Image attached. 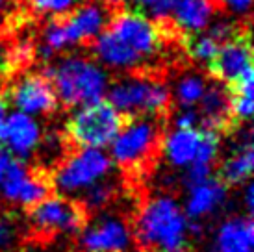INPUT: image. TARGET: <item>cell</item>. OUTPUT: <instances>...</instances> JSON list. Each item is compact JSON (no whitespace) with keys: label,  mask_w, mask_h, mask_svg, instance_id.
<instances>
[{"label":"cell","mask_w":254,"mask_h":252,"mask_svg":"<svg viewBox=\"0 0 254 252\" xmlns=\"http://www.w3.org/2000/svg\"><path fill=\"white\" fill-rule=\"evenodd\" d=\"M253 167H254L253 143H251V139H247L245 143H241L240 147L234 150V154H230L219 165L215 178L225 188H234V186H240L241 182H245V180L251 178Z\"/></svg>","instance_id":"cell-16"},{"label":"cell","mask_w":254,"mask_h":252,"mask_svg":"<svg viewBox=\"0 0 254 252\" xmlns=\"http://www.w3.org/2000/svg\"><path fill=\"white\" fill-rule=\"evenodd\" d=\"M117 195H119V188L115 184L100 182L99 180V182L93 184L82 202L85 204V208L91 213V210H102V208L110 206L117 198Z\"/></svg>","instance_id":"cell-20"},{"label":"cell","mask_w":254,"mask_h":252,"mask_svg":"<svg viewBox=\"0 0 254 252\" xmlns=\"http://www.w3.org/2000/svg\"><path fill=\"white\" fill-rule=\"evenodd\" d=\"M41 130L37 123L26 113H13L6 119L4 125V137L0 147L7 148L17 158H24L39 147Z\"/></svg>","instance_id":"cell-14"},{"label":"cell","mask_w":254,"mask_h":252,"mask_svg":"<svg viewBox=\"0 0 254 252\" xmlns=\"http://www.w3.org/2000/svg\"><path fill=\"white\" fill-rule=\"evenodd\" d=\"M110 171L112 160L99 148H69L52 171V180L54 188L74 193L99 182Z\"/></svg>","instance_id":"cell-7"},{"label":"cell","mask_w":254,"mask_h":252,"mask_svg":"<svg viewBox=\"0 0 254 252\" xmlns=\"http://www.w3.org/2000/svg\"><path fill=\"white\" fill-rule=\"evenodd\" d=\"M249 67H253V43H251V24L230 37L219 47L217 54L206 63L210 78L221 84H230Z\"/></svg>","instance_id":"cell-12"},{"label":"cell","mask_w":254,"mask_h":252,"mask_svg":"<svg viewBox=\"0 0 254 252\" xmlns=\"http://www.w3.org/2000/svg\"><path fill=\"white\" fill-rule=\"evenodd\" d=\"M215 11L217 6L213 0H178L171 19L186 37H190L200 34Z\"/></svg>","instance_id":"cell-15"},{"label":"cell","mask_w":254,"mask_h":252,"mask_svg":"<svg viewBox=\"0 0 254 252\" xmlns=\"http://www.w3.org/2000/svg\"><path fill=\"white\" fill-rule=\"evenodd\" d=\"M132 236L141 252H182L188 241V221L171 196L158 195L137 208Z\"/></svg>","instance_id":"cell-2"},{"label":"cell","mask_w":254,"mask_h":252,"mask_svg":"<svg viewBox=\"0 0 254 252\" xmlns=\"http://www.w3.org/2000/svg\"><path fill=\"white\" fill-rule=\"evenodd\" d=\"M206 91V82L202 76L198 74H188L184 76L177 85V100L182 106L190 108V106L197 104L200 97Z\"/></svg>","instance_id":"cell-21"},{"label":"cell","mask_w":254,"mask_h":252,"mask_svg":"<svg viewBox=\"0 0 254 252\" xmlns=\"http://www.w3.org/2000/svg\"><path fill=\"white\" fill-rule=\"evenodd\" d=\"M213 2L217 6V11L230 9L234 13H247L253 0H213Z\"/></svg>","instance_id":"cell-25"},{"label":"cell","mask_w":254,"mask_h":252,"mask_svg":"<svg viewBox=\"0 0 254 252\" xmlns=\"http://www.w3.org/2000/svg\"><path fill=\"white\" fill-rule=\"evenodd\" d=\"M113 9L100 4L99 0L85 2L82 6H76L69 13L52 17L62 26L67 45H91L95 37L108 26L112 21Z\"/></svg>","instance_id":"cell-11"},{"label":"cell","mask_w":254,"mask_h":252,"mask_svg":"<svg viewBox=\"0 0 254 252\" xmlns=\"http://www.w3.org/2000/svg\"><path fill=\"white\" fill-rule=\"evenodd\" d=\"M54 189L56 188L52 180V171H47V167L43 165L28 167L22 158L17 156L7 169L4 180L0 182V195L7 202L17 204L24 210L52 195Z\"/></svg>","instance_id":"cell-8"},{"label":"cell","mask_w":254,"mask_h":252,"mask_svg":"<svg viewBox=\"0 0 254 252\" xmlns=\"http://www.w3.org/2000/svg\"><path fill=\"white\" fill-rule=\"evenodd\" d=\"M198 123V115L195 110H184L177 115L175 125L180 130H188V128H195V125Z\"/></svg>","instance_id":"cell-26"},{"label":"cell","mask_w":254,"mask_h":252,"mask_svg":"<svg viewBox=\"0 0 254 252\" xmlns=\"http://www.w3.org/2000/svg\"><path fill=\"white\" fill-rule=\"evenodd\" d=\"M99 2L104 4L106 7H110V9H113V11H119V9H123V4L127 0H99Z\"/></svg>","instance_id":"cell-27"},{"label":"cell","mask_w":254,"mask_h":252,"mask_svg":"<svg viewBox=\"0 0 254 252\" xmlns=\"http://www.w3.org/2000/svg\"><path fill=\"white\" fill-rule=\"evenodd\" d=\"M137 2H139V4H141V6H148V4H152V2H154V0H137Z\"/></svg>","instance_id":"cell-28"},{"label":"cell","mask_w":254,"mask_h":252,"mask_svg":"<svg viewBox=\"0 0 254 252\" xmlns=\"http://www.w3.org/2000/svg\"><path fill=\"white\" fill-rule=\"evenodd\" d=\"M198 141H200V130L197 128H188L180 130L177 128L173 133L165 135L163 141V154L173 165H191L198 150Z\"/></svg>","instance_id":"cell-18"},{"label":"cell","mask_w":254,"mask_h":252,"mask_svg":"<svg viewBox=\"0 0 254 252\" xmlns=\"http://www.w3.org/2000/svg\"><path fill=\"white\" fill-rule=\"evenodd\" d=\"M108 102L125 117H169L173 110V98L165 80L148 72H128L127 80L115 82L110 89Z\"/></svg>","instance_id":"cell-4"},{"label":"cell","mask_w":254,"mask_h":252,"mask_svg":"<svg viewBox=\"0 0 254 252\" xmlns=\"http://www.w3.org/2000/svg\"><path fill=\"white\" fill-rule=\"evenodd\" d=\"M78 234V252H127L134 239L132 223L112 213L89 221Z\"/></svg>","instance_id":"cell-10"},{"label":"cell","mask_w":254,"mask_h":252,"mask_svg":"<svg viewBox=\"0 0 254 252\" xmlns=\"http://www.w3.org/2000/svg\"><path fill=\"white\" fill-rule=\"evenodd\" d=\"M226 195V188L219 182L215 176L191 188V196L188 200V215L190 217H202L206 213L215 210L223 202Z\"/></svg>","instance_id":"cell-19"},{"label":"cell","mask_w":254,"mask_h":252,"mask_svg":"<svg viewBox=\"0 0 254 252\" xmlns=\"http://www.w3.org/2000/svg\"><path fill=\"white\" fill-rule=\"evenodd\" d=\"M17 238V226L9 215H0V251L11 245Z\"/></svg>","instance_id":"cell-23"},{"label":"cell","mask_w":254,"mask_h":252,"mask_svg":"<svg viewBox=\"0 0 254 252\" xmlns=\"http://www.w3.org/2000/svg\"><path fill=\"white\" fill-rule=\"evenodd\" d=\"M52 80L58 100L65 108L87 106L104 97L106 74L97 63L84 56H65L43 70Z\"/></svg>","instance_id":"cell-3"},{"label":"cell","mask_w":254,"mask_h":252,"mask_svg":"<svg viewBox=\"0 0 254 252\" xmlns=\"http://www.w3.org/2000/svg\"><path fill=\"white\" fill-rule=\"evenodd\" d=\"M198 123L204 130H213L221 133H228L238 130L240 126L234 123L232 112H230V98L228 91L221 85H212L204 91L198 100Z\"/></svg>","instance_id":"cell-13"},{"label":"cell","mask_w":254,"mask_h":252,"mask_svg":"<svg viewBox=\"0 0 254 252\" xmlns=\"http://www.w3.org/2000/svg\"><path fill=\"white\" fill-rule=\"evenodd\" d=\"M169 117L137 115L128 117L113 139L112 163L130 178L148 175L163 152Z\"/></svg>","instance_id":"cell-1"},{"label":"cell","mask_w":254,"mask_h":252,"mask_svg":"<svg viewBox=\"0 0 254 252\" xmlns=\"http://www.w3.org/2000/svg\"><path fill=\"white\" fill-rule=\"evenodd\" d=\"M6 6H7V0H0V9H2V11L6 9Z\"/></svg>","instance_id":"cell-29"},{"label":"cell","mask_w":254,"mask_h":252,"mask_svg":"<svg viewBox=\"0 0 254 252\" xmlns=\"http://www.w3.org/2000/svg\"><path fill=\"white\" fill-rule=\"evenodd\" d=\"M127 119L108 100L100 98L67 121L64 137L71 148H102L113 143Z\"/></svg>","instance_id":"cell-5"},{"label":"cell","mask_w":254,"mask_h":252,"mask_svg":"<svg viewBox=\"0 0 254 252\" xmlns=\"http://www.w3.org/2000/svg\"><path fill=\"white\" fill-rule=\"evenodd\" d=\"M32 234L54 238L58 234H78L89 223L91 213L82 200L52 193L26 210Z\"/></svg>","instance_id":"cell-6"},{"label":"cell","mask_w":254,"mask_h":252,"mask_svg":"<svg viewBox=\"0 0 254 252\" xmlns=\"http://www.w3.org/2000/svg\"><path fill=\"white\" fill-rule=\"evenodd\" d=\"M80 0H26V11L32 13H49L52 17L69 13L71 9L78 6Z\"/></svg>","instance_id":"cell-22"},{"label":"cell","mask_w":254,"mask_h":252,"mask_svg":"<svg viewBox=\"0 0 254 252\" xmlns=\"http://www.w3.org/2000/svg\"><path fill=\"white\" fill-rule=\"evenodd\" d=\"M254 243V226L251 217H232L219 228L217 252H251Z\"/></svg>","instance_id":"cell-17"},{"label":"cell","mask_w":254,"mask_h":252,"mask_svg":"<svg viewBox=\"0 0 254 252\" xmlns=\"http://www.w3.org/2000/svg\"><path fill=\"white\" fill-rule=\"evenodd\" d=\"M4 32H0V85H4L6 78L13 74L9 63V43H4Z\"/></svg>","instance_id":"cell-24"},{"label":"cell","mask_w":254,"mask_h":252,"mask_svg":"<svg viewBox=\"0 0 254 252\" xmlns=\"http://www.w3.org/2000/svg\"><path fill=\"white\" fill-rule=\"evenodd\" d=\"M2 97L6 102L17 106L21 113H43L50 115L60 108L54 85L45 72H26L6 87Z\"/></svg>","instance_id":"cell-9"}]
</instances>
